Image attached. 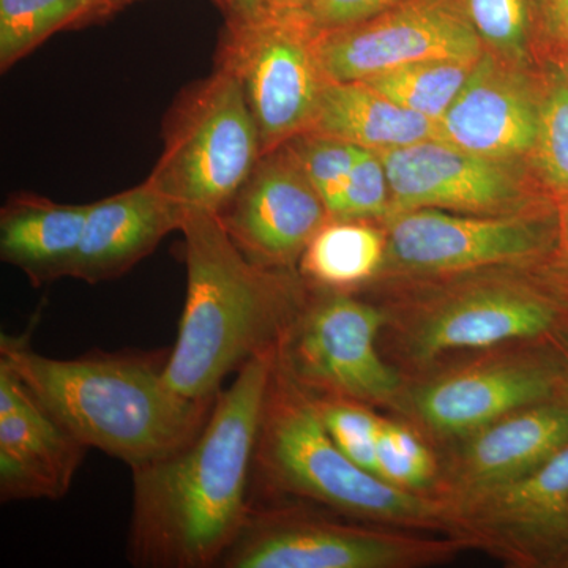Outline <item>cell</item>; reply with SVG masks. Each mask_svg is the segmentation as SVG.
<instances>
[{"label":"cell","mask_w":568,"mask_h":568,"mask_svg":"<svg viewBox=\"0 0 568 568\" xmlns=\"http://www.w3.org/2000/svg\"><path fill=\"white\" fill-rule=\"evenodd\" d=\"M276 353L239 369L192 443L132 469L129 558L145 568H209L244 529L250 477Z\"/></svg>","instance_id":"6da1fadb"},{"label":"cell","mask_w":568,"mask_h":568,"mask_svg":"<svg viewBox=\"0 0 568 568\" xmlns=\"http://www.w3.org/2000/svg\"><path fill=\"white\" fill-rule=\"evenodd\" d=\"M186 297L163 379L190 399H215L250 361L278 353L308 301L293 268L253 264L219 215L189 211L182 226Z\"/></svg>","instance_id":"7a4b0ae2"},{"label":"cell","mask_w":568,"mask_h":568,"mask_svg":"<svg viewBox=\"0 0 568 568\" xmlns=\"http://www.w3.org/2000/svg\"><path fill=\"white\" fill-rule=\"evenodd\" d=\"M166 358L92 353L63 361L33 351L29 336H0V364L37 402L85 447L132 469L192 443L215 403L171 390L163 379Z\"/></svg>","instance_id":"3957f363"},{"label":"cell","mask_w":568,"mask_h":568,"mask_svg":"<svg viewBox=\"0 0 568 568\" xmlns=\"http://www.w3.org/2000/svg\"><path fill=\"white\" fill-rule=\"evenodd\" d=\"M253 474L268 491L304 497L369 525L450 536L447 504L396 488L347 458L324 428L312 395L276 361Z\"/></svg>","instance_id":"277c9868"},{"label":"cell","mask_w":568,"mask_h":568,"mask_svg":"<svg viewBox=\"0 0 568 568\" xmlns=\"http://www.w3.org/2000/svg\"><path fill=\"white\" fill-rule=\"evenodd\" d=\"M495 271L413 280L418 290L375 302L386 316L381 351L405 379L507 343L545 338L568 323L528 272L523 278Z\"/></svg>","instance_id":"5b68a950"},{"label":"cell","mask_w":568,"mask_h":568,"mask_svg":"<svg viewBox=\"0 0 568 568\" xmlns=\"http://www.w3.org/2000/svg\"><path fill=\"white\" fill-rule=\"evenodd\" d=\"M568 398V372L552 336L507 343L407 377L392 413L437 448L499 418Z\"/></svg>","instance_id":"8992f818"},{"label":"cell","mask_w":568,"mask_h":568,"mask_svg":"<svg viewBox=\"0 0 568 568\" xmlns=\"http://www.w3.org/2000/svg\"><path fill=\"white\" fill-rule=\"evenodd\" d=\"M263 156L244 88L216 62L171 108L164 151L148 181L186 211L216 213L233 201Z\"/></svg>","instance_id":"52a82bcc"},{"label":"cell","mask_w":568,"mask_h":568,"mask_svg":"<svg viewBox=\"0 0 568 568\" xmlns=\"http://www.w3.org/2000/svg\"><path fill=\"white\" fill-rule=\"evenodd\" d=\"M473 545L420 530L342 525L297 508L250 511L219 567L418 568L450 562Z\"/></svg>","instance_id":"ba28073f"},{"label":"cell","mask_w":568,"mask_h":568,"mask_svg":"<svg viewBox=\"0 0 568 568\" xmlns=\"http://www.w3.org/2000/svg\"><path fill=\"white\" fill-rule=\"evenodd\" d=\"M386 222L379 276L398 280L529 268L560 246L559 212L541 209L504 215L413 209L390 213Z\"/></svg>","instance_id":"9c48e42d"},{"label":"cell","mask_w":568,"mask_h":568,"mask_svg":"<svg viewBox=\"0 0 568 568\" xmlns=\"http://www.w3.org/2000/svg\"><path fill=\"white\" fill-rule=\"evenodd\" d=\"M384 324L386 316L375 302L315 290L284 338L276 362L310 395L390 410L405 377L381 351Z\"/></svg>","instance_id":"30bf717a"},{"label":"cell","mask_w":568,"mask_h":568,"mask_svg":"<svg viewBox=\"0 0 568 568\" xmlns=\"http://www.w3.org/2000/svg\"><path fill=\"white\" fill-rule=\"evenodd\" d=\"M315 36L302 11H264L253 20L224 22L216 62L237 74L263 155L312 123L325 81Z\"/></svg>","instance_id":"8fae6325"},{"label":"cell","mask_w":568,"mask_h":568,"mask_svg":"<svg viewBox=\"0 0 568 568\" xmlns=\"http://www.w3.org/2000/svg\"><path fill=\"white\" fill-rule=\"evenodd\" d=\"M450 536L519 568L568 567V446L517 478L444 500Z\"/></svg>","instance_id":"7c38bea8"},{"label":"cell","mask_w":568,"mask_h":568,"mask_svg":"<svg viewBox=\"0 0 568 568\" xmlns=\"http://www.w3.org/2000/svg\"><path fill=\"white\" fill-rule=\"evenodd\" d=\"M485 47L465 0H402L357 24L317 32L315 55L328 81H365L406 63H476Z\"/></svg>","instance_id":"4fadbf2b"},{"label":"cell","mask_w":568,"mask_h":568,"mask_svg":"<svg viewBox=\"0 0 568 568\" xmlns=\"http://www.w3.org/2000/svg\"><path fill=\"white\" fill-rule=\"evenodd\" d=\"M219 219L246 260L293 268L331 213L293 149L283 144L261 156Z\"/></svg>","instance_id":"5bb4252c"},{"label":"cell","mask_w":568,"mask_h":568,"mask_svg":"<svg viewBox=\"0 0 568 568\" xmlns=\"http://www.w3.org/2000/svg\"><path fill=\"white\" fill-rule=\"evenodd\" d=\"M390 183L392 212L413 209L504 215L525 207V190L508 162L426 140L379 152Z\"/></svg>","instance_id":"9a60e30c"},{"label":"cell","mask_w":568,"mask_h":568,"mask_svg":"<svg viewBox=\"0 0 568 568\" xmlns=\"http://www.w3.org/2000/svg\"><path fill=\"white\" fill-rule=\"evenodd\" d=\"M568 446V398L523 407L437 448L432 495L448 500L536 469Z\"/></svg>","instance_id":"2e32d148"},{"label":"cell","mask_w":568,"mask_h":568,"mask_svg":"<svg viewBox=\"0 0 568 568\" xmlns=\"http://www.w3.org/2000/svg\"><path fill=\"white\" fill-rule=\"evenodd\" d=\"M89 448L0 364V499L59 500Z\"/></svg>","instance_id":"e0dca14e"},{"label":"cell","mask_w":568,"mask_h":568,"mask_svg":"<svg viewBox=\"0 0 568 568\" xmlns=\"http://www.w3.org/2000/svg\"><path fill=\"white\" fill-rule=\"evenodd\" d=\"M541 99L514 63L484 52L437 122L439 140L508 162L532 153Z\"/></svg>","instance_id":"ac0fdd59"},{"label":"cell","mask_w":568,"mask_h":568,"mask_svg":"<svg viewBox=\"0 0 568 568\" xmlns=\"http://www.w3.org/2000/svg\"><path fill=\"white\" fill-rule=\"evenodd\" d=\"M186 213L148 179L89 205L73 278L97 284L125 275L168 234L182 230Z\"/></svg>","instance_id":"d6986e66"},{"label":"cell","mask_w":568,"mask_h":568,"mask_svg":"<svg viewBox=\"0 0 568 568\" xmlns=\"http://www.w3.org/2000/svg\"><path fill=\"white\" fill-rule=\"evenodd\" d=\"M91 204H59L47 197H11L0 213V257L33 286L73 276Z\"/></svg>","instance_id":"ffe728a7"},{"label":"cell","mask_w":568,"mask_h":568,"mask_svg":"<svg viewBox=\"0 0 568 568\" xmlns=\"http://www.w3.org/2000/svg\"><path fill=\"white\" fill-rule=\"evenodd\" d=\"M305 133L336 138L376 152L439 140L436 122L399 106L364 81L325 80Z\"/></svg>","instance_id":"44dd1931"},{"label":"cell","mask_w":568,"mask_h":568,"mask_svg":"<svg viewBox=\"0 0 568 568\" xmlns=\"http://www.w3.org/2000/svg\"><path fill=\"white\" fill-rule=\"evenodd\" d=\"M386 248V231L368 220L331 219L306 246L301 275L315 290L354 294L379 276Z\"/></svg>","instance_id":"7402d4cb"},{"label":"cell","mask_w":568,"mask_h":568,"mask_svg":"<svg viewBox=\"0 0 568 568\" xmlns=\"http://www.w3.org/2000/svg\"><path fill=\"white\" fill-rule=\"evenodd\" d=\"M99 20L89 0H0V69H11L54 33Z\"/></svg>","instance_id":"603a6c76"},{"label":"cell","mask_w":568,"mask_h":568,"mask_svg":"<svg viewBox=\"0 0 568 568\" xmlns=\"http://www.w3.org/2000/svg\"><path fill=\"white\" fill-rule=\"evenodd\" d=\"M473 67L452 59H432L381 71L364 82L399 106L437 123L457 99Z\"/></svg>","instance_id":"cb8c5ba5"},{"label":"cell","mask_w":568,"mask_h":568,"mask_svg":"<svg viewBox=\"0 0 568 568\" xmlns=\"http://www.w3.org/2000/svg\"><path fill=\"white\" fill-rule=\"evenodd\" d=\"M437 473L435 447L402 418L383 416L376 443V476L396 488L432 495Z\"/></svg>","instance_id":"d4e9b609"},{"label":"cell","mask_w":568,"mask_h":568,"mask_svg":"<svg viewBox=\"0 0 568 568\" xmlns=\"http://www.w3.org/2000/svg\"><path fill=\"white\" fill-rule=\"evenodd\" d=\"M465 7L484 47L514 65L529 61L541 0H465Z\"/></svg>","instance_id":"484cf974"},{"label":"cell","mask_w":568,"mask_h":568,"mask_svg":"<svg viewBox=\"0 0 568 568\" xmlns=\"http://www.w3.org/2000/svg\"><path fill=\"white\" fill-rule=\"evenodd\" d=\"M317 416L347 458L376 474V443L381 414L375 407L335 396H313Z\"/></svg>","instance_id":"4316f807"},{"label":"cell","mask_w":568,"mask_h":568,"mask_svg":"<svg viewBox=\"0 0 568 568\" xmlns=\"http://www.w3.org/2000/svg\"><path fill=\"white\" fill-rule=\"evenodd\" d=\"M545 186L568 200V82H559L541 99L536 144L530 153Z\"/></svg>","instance_id":"83f0119b"},{"label":"cell","mask_w":568,"mask_h":568,"mask_svg":"<svg viewBox=\"0 0 568 568\" xmlns=\"http://www.w3.org/2000/svg\"><path fill=\"white\" fill-rule=\"evenodd\" d=\"M291 149L332 215L355 160L365 148L323 134L305 133Z\"/></svg>","instance_id":"f1b7e54d"},{"label":"cell","mask_w":568,"mask_h":568,"mask_svg":"<svg viewBox=\"0 0 568 568\" xmlns=\"http://www.w3.org/2000/svg\"><path fill=\"white\" fill-rule=\"evenodd\" d=\"M392 212L390 183L379 152L362 149L331 219L386 220Z\"/></svg>","instance_id":"f546056e"},{"label":"cell","mask_w":568,"mask_h":568,"mask_svg":"<svg viewBox=\"0 0 568 568\" xmlns=\"http://www.w3.org/2000/svg\"><path fill=\"white\" fill-rule=\"evenodd\" d=\"M402 0H313L302 14L313 31L327 32L357 24Z\"/></svg>","instance_id":"4dcf8cb0"},{"label":"cell","mask_w":568,"mask_h":568,"mask_svg":"<svg viewBox=\"0 0 568 568\" xmlns=\"http://www.w3.org/2000/svg\"><path fill=\"white\" fill-rule=\"evenodd\" d=\"M526 272L568 321V250H556Z\"/></svg>","instance_id":"1f68e13d"},{"label":"cell","mask_w":568,"mask_h":568,"mask_svg":"<svg viewBox=\"0 0 568 568\" xmlns=\"http://www.w3.org/2000/svg\"><path fill=\"white\" fill-rule=\"evenodd\" d=\"M222 11L224 22H244L264 13L260 0H212Z\"/></svg>","instance_id":"d6a6232c"},{"label":"cell","mask_w":568,"mask_h":568,"mask_svg":"<svg viewBox=\"0 0 568 568\" xmlns=\"http://www.w3.org/2000/svg\"><path fill=\"white\" fill-rule=\"evenodd\" d=\"M541 9L548 28L568 39V0H541Z\"/></svg>","instance_id":"836d02e7"},{"label":"cell","mask_w":568,"mask_h":568,"mask_svg":"<svg viewBox=\"0 0 568 568\" xmlns=\"http://www.w3.org/2000/svg\"><path fill=\"white\" fill-rule=\"evenodd\" d=\"M264 11H302L313 0H260Z\"/></svg>","instance_id":"e575fe53"},{"label":"cell","mask_w":568,"mask_h":568,"mask_svg":"<svg viewBox=\"0 0 568 568\" xmlns=\"http://www.w3.org/2000/svg\"><path fill=\"white\" fill-rule=\"evenodd\" d=\"M95 10L99 11L102 20L110 18L111 14L118 13L123 7L130 6V3L136 2V0H89Z\"/></svg>","instance_id":"d590c367"},{"label":"cell","mask_w":568,"mask_h":568,"mask_svg":"<svg viewBox=\"0 0 568 568\" xmlns=\"http://www.w3.org/2000/svg\"><path fill=\"white\" fill-rule=\"evenodd\" d=\"M551 336L555 339L556 346H558L560 355H562L564 364H566L568 372V323L560 325L558 331Z\"/></svg>","instance_id":"8d00e7d4"},{"label":"cell","mask_w":568,"mask_h":568,"mask_svg":"<svg viewBox=\"0 0 568 568\" xmlns=\"http://www.w3.org/2000/svg\"><path fill=\"white\" fill-rule=\"evenodd\" d=\"M560 220V246L568 250V200L564 203L562 211L559 212Z\"/></svg>","instance_id":"74e56055"}]
</instances>
